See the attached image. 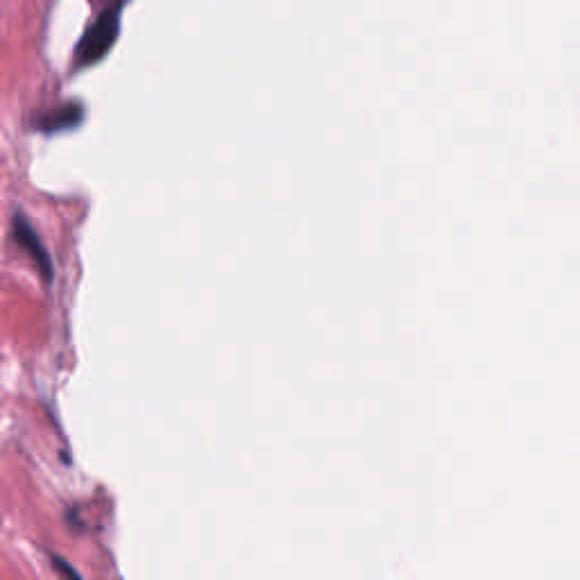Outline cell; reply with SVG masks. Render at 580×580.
Wrapping results in <instances>:
<instances>
[{
	"instance_id": "obj_3",
	"label": "cell",
	"mask_w": 580,
	"mask_h": 580,
	"mask_svg": "<svg viewBox=\"0 0 580 580\" xmlns=\"http://www.w3.org/2000/svg\"><path fill=\"white\" fill-rule=\"evenodd\" d=\"M80 121H82V107L80 104H64L60 109L46 113L37 128L46 134H52V132L71 130V128L80 126Z\"/></svg>"
},
{
	"instance_id": "obj_1",
	"label": "cell",
	"mask_w": 580,
	"mask_h": 580,
	"mask_svg": "<svg viewBox=\"0 0 580 580\" xmlns=\"http://www.w3.org/2000/svg\"><path fill=\"white\" fill-rule=\"evenodd\" d=\"M116 37H119V12L111 10L104 12L82 37L76 52L78 67H91L98 60H102V57L109 52V48L113 46Z\"/></svg>"
},
{
	"instance_id": "obj_2",
	"label": "cell",
	"mask_w": 580,
	"mask_h": 580,
	"mask_svg": "<svg viewBox=\"0 0 580 580\" xmlns=\"http://www.w3.org/2000/svg\"><path fill=\"white\" fill-rule=\"evenodd\" d=\"M12 239H14V243H17L23 252H28V257L34 261V266H37L41 279H43L46 283H50V281H52V274H54L50 254H48L46 246L41 243V239H39V234L34 231V227L30 224V220H28L21 211H17L14 218H12Z\"/></svg>"
},
{
	"instance_id": "obj_4",
	"label": "cell",
	"mask_w": 580,
	"mask_h": 580,
	"mask_svg": "<svg viewBox=\"0 0 580 580\" xmlns=\"http://www.w3.org/2000/svg\"><path fill=\"white\" fill-rule=\"evenodd\" d=\"M52 564L60 569L62 573H67V576H73V578H80V573L73 569V567H69L67 564V560H62V558H57V556H52Z\"/></svg>"
}]
</instances>
